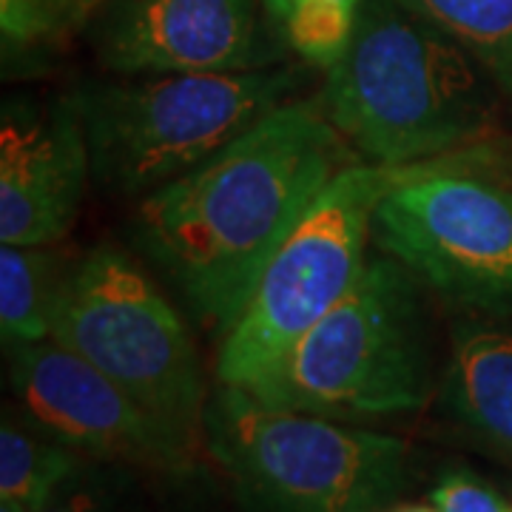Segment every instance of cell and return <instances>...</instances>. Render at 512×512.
Wrapping results in <instances>:
<instances>
[{"mask_svg": "<svg viewBox=\"0 0 512 512\" xmlns=\"http://www.w3.org/2000/svg\"><path fill=\"white\" fill-rule=\"evenodd\" d=\"M427 296L399 259L367 256L356 285L239 390L276 410L333 421L419 413L436 393Z\"/></svg>", "mask_w": 512, "mask_h": 512, "instance_id": "obj_3", "label": "cell"}, {"mask_svg": "<svg viewBox=\"0 0 512 512\" xmlns=\"http://www.w3.org/2000/svg\"><path fill=\"white\" fill-rule=\"evenodd\" d=\"M6 350L20 407L80 456L165 478L197 473L194 447L57 339L18 342Z\"/></svg>", "mask_w": 512, "mask_h": 512, "instance_id": "obj_9", "label": "cell"}, {"mask_svg": "<svg viewBox=\"0 0 512 512\" xmlns=\"http://www.w3.org/2000/svg\"><path fill=\"white\" fill-rule=\"evenodd\" d=\"M379 512H439V510H430V507H421V504H402V507H384Z\"/></svg>", "mask_w": 512, "mask_h": 512, "instance_id": "obj_21", "label": "cell"}, {"mask_svg": "<svg viewBox=\"0 0 512 512\" xmlns=\"http://www.w3.org/2000/svg\"><path fill=\"white\" fill-rule=\"evenodd\" d=\"M97 0H0L3 57H37L60 49L89 26Z\"/></svg>", "mask_w": 512, "mask_h": 512, "instance_id": "obj_17", "label": "cell"}, {"mask_svg": "<svg viewBox=\"0 0 512 512\" xmlns=\"http://www.w3.org/2000/svg\"><path fill=\"white\" fill-rule=\"evenodd\" d=\"M66 265L49 245L0 248V333L3 345L49 336L52 302Z\"/></svg>", "mask_w": 512, "mask_h": 512, "instance_id": "obj_14", "label": "cell"}, {"mask_svg": "<svg viewBox=\"0 0 512 512\" xmlns=\"http://www.w3.org/2000/svg\"><path fill=\"white\" fill-rule=\"evenodd\" d=\"M319 103L359 160L393 168L498 137L501 94L439 26L399 0H365Z\"/></svg>", "mask_w": 512, "mask_h": 512, "instance_id": "obj_2", "label": "cell"}, {"mask_svg": "<svg viewBox=\"0 0 512 512\" xmlns=\"http://www.w3.org/2000/svg\"><path fill=\"white\" fill-rule=\"evenodd\" d=\"M80 456L52 436L23 407H6L0 424V498H15L37 510L72 476Z\"/></svg>", "mask_w": 512, "mask_h": 512, "instance_id": "obj_13", "label": "cell"}, {"mask_svg": "<svg viewBox=\"0 0 512 512\" xmlns=\"http://www.w3.org/2000/svg\"><path fill=\"white\" fill-rule=\"evenodd\" d=\"M100 3H103V0H97V6H100Z\"/></svg>", "mask_w": 512, "mask_h": 512, "instance_id": "obj_22", "label": "cell"}, {"mask_svg": "<svg viewBox=\"0 0 512 512\" xmlns=\"http://www.w3.org/2000/svg\"><path fill=\"white\" fill-rule=\"evenodd\" d=\"M49 336L103 370L188 447H205L208 396L191 330L137 256L100 242L69 262Z\"/></svg>", "mask_w": 512, "mask_h": 512, "instance_id": "obj_7", "label": "cell"}, {"mask_svg": "<svg viewBox=\"0 0 512 512\" xmlns=\"http://www.w3.org/2000/svg\"><path fill=\"white\" fill-rule=\"evenodd\" d=\"M134 470L83 458L74 473L32 512H137Z\"/></svg>", "mask_w": 512, "mask_h": 512, "instance_id": "obj_18", "label": "cell"}, {"mask_svg": "<svg viewBox=\"0 0 512 512\" xmlns=\"http://www.w3.org/2000/svg\"><path fill=\"white\" fill-rule=\"evenodd\" d=\"M356 157L319 97H296L137 202L128 239L225 336L293 225Z\"/></svg>", "mask_w": 512, "mask_h": 512, "instance_id": "obj_1", "label": "cell"}, {"mask_svg": "<svg viewBox=\"0 0 512 512\" xmlns=\"http://www.w3.org/2000/svg\"><path fill=\"white\" fill-rule=\"evenodd\" d=\"M365 0H262L265 20L279 46L311 69L345 55Z\"/></svg>", "mask_w": 512, "mask_h": 512, "instance_id": "obj_16", "label": "cell"}, {"mask_svg": "<svg viewBox=\"0 0 512 512\" xmlns=\"http://www.w3.org/2000/svg\"><path fill=\"white\" fill-rule=\"evenodd\" d=\"M430 501L439 512H512L493 484L458 464L441 470L430 490Z\"/></svg>", "mask_w": 512, "mask_h": 512, "instance_id": "obj_19", "label": "cell"}, {"mask_svg": "<svg viewBox=\"0 0 512 512\" xmlns=\"http://www.w3.org/2000/svg\"><path fill=\"white\" fill-rule=\"evenodd\" d=\"M205 450L245 512H379L413 478L399 436L276 410L231 384L208 399Z\"/></svg>", "mask_w": 512, "mask_h": 512, "instance_id": "obj_6", "label": "cell"}, {"mask_svg": "<svg viewBox=\"0 0 512 512\" xmlns=\"http://www.w3.org/2000/svg\"><path fill=\"white\" fill-rule=\"evenodd\" d=\"M305 63L245 72L114 74L74 94L92 183L120 200H143L208 163L239 134L296 100Z\"/></svg>", "mask_w": 512, "mask_h": 512, "instance_id": "obj_4", "label": "cell"}, {"mask_svg": "<svg viewBox=\"0 0 512 512\" xmlns=\"http://www.w3.org/2000/svg\"><path fill=\"white\" fill-rule=\"evenodd\" d=\"M396 168L353 163L319 191L265 265L237 325L222 336L220 384L254 382L356 285L373 239V211Z\"/></svg>", "mask_w": 512, "mask_h": 512, "instance_id": "obj_8", "label": "cell"}, {"mask_svg": "<svg viewBox=\"0 0 512 512\" xmlns=\"http://www.w3.org/2000/svg\"><path fill=\"white\" fill-rule=\"evenodd\" d=\"M0 512H32L26 504H20V501H15V498H3L0 501Z\"/></svg>", "mask_w": 512, "mask_h": 512, "instance_id": "obj_20", "label": "cell"}, {"mask_svg": "<svg viewBox=\"0 0 512 512\" xmlns=\"http://www.w3.org/2000/svg\"><path fill=\"white\" fill-rule=\"evenodd\" d=\"M436 413L467 444L512 461V313H456Z\"/></svg>", "mask_w": 512, "mask_h": 512, "instance_id": "obj_12", "label": "cell"}, {"mask_svg": "<svg viewBox=\"0 0 512 512\" xmlns=\"http://www.w3.org/2000/svg\"><path fill=\"white\" fill-rule=\"evenodd\" d=\"M92 157L74 94L6 97L0 109V242L52 245L74 228Z\"/></svg>", "mask_w": 512, "mask_h": 512, "instance_id": "obj_11", "label": "cell"}, {"mask_svg": "<svg viewBox=\"0 0 512 512\" xmlns=\"http://www.w3.org/2000/svg\"><path fill=\"white\" fill-rule=\"evenodd\" d=\"M373 242L456 313H512V143L399 165Z\"/></svg>", "mask_w": 512, "mask_h": 512, "instance_id": "obj_5", "label": "cell"}, {"mask_svg": "<svg viewBox=\"0 0 512 512\" xmlns=\"http://www.w3.org/2000/svg\"><path fill=\"white\" fill-rule=\"evenodd\" d=\"M439 26L495 83L512 106V0H399Z\"/></svg>", "mask_w": 512, "mask_h": 512, "instance_id": "obj_15", "label": "cell"}, {"mask_svg": "<svg viewBox=\"0 0 512 512\" xmlns=\"http://www.w3.org/2000/svg\"><path fill=\"white\" fill-rule=\"evenodd\" d=\"M89 40L109 74L245 72L288 55L262 0H103Z\"/></svg>", "mask_w": 512, "mask_h": 512, "instance_id": "obj_10", "label": "cell"}]
</instances>
